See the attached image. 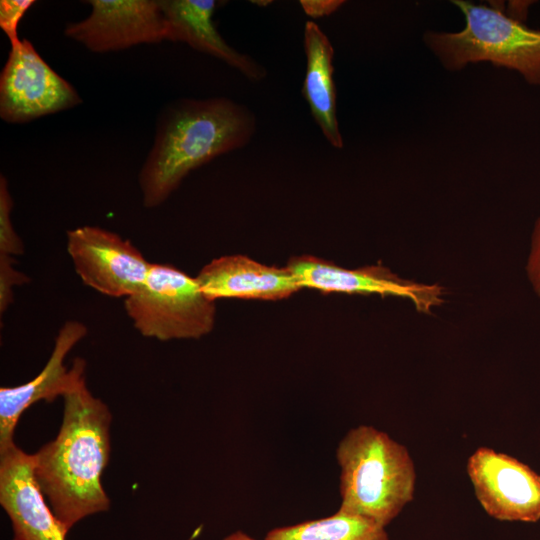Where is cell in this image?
I'll list each match as a JSON object with an SVG mask.
<instances>
[{
    "label": "cell",
    "instance_id": "1",
    "mask_svg": "<svg viewBox=\"0 0 540 540\" xmlns=\"http://www.w3.org/2000/svg\"><path fill=\"white\" fill-rule=\"evenodd\" d=\"M57 436L33 457L34 475L49 506L65 529L109 510L102 474L110 458L111 412L84 379L63 396Z\"/></svg>",
    "mask_w": 540,
    "mask_h": 540
},
{
    "label": "cell",
    "instance_id": "2",
    "mask_svg": "<svg viewBox=\"0 0 540 540\" xmlns=\"http://www.w3.org/2000/svg\"><path fill=\"white\" fill-rule=\"evenodd\" d=\"M256 122L245 106L226 98L186 99L166 109L139 173L145 207L163 203L192 170L245 146Z\"/></svg>",
    "mask_w": 540,
    "mask_h": 540
},
{
    "label": "cell",
    "instance_id": "3",
    "mask_svg": "<svg viewBox=\"0 0 540 540\" xmlns=\"http://www.w3.org/2000/svg\"><path fill=\"white\" fill-rule=\"evenodd\" d=\"M339 466L338 510L384 527L409 504L416 469L406 446L371 425L350 429L336 449Z\"/></svg>",
    "mask_w": 540,
    "mask_h": 540
},
{
    "label": "cell",
    "instance_id": "4",
    "mask_svg": "<svg viewBox=\"0 0 540 540\" xmlns=\"http://www.w3.org/2000/svg\"><path fill=\"white\" fill-rule=\"evenodd\" d=\"M452 3L465 17L458 32L426 31L423 41L448 71L468 64L490 62L518 72L524 80L540 86V29L508 16L496 5L464 0Z\"/></svg>",
    "mask_w": 540,
    "mask_h": 540
},
{
    "label": "cell",
    "instance_id": "5",
    "mask_svg": "<svg viewBox=\"0 0 540 540\" xmlns=\"http://www.w3.org/2000/svg\"><path fill=\"white\" fill-rule=\"evenodd\" d=\"M124 308L142 336L159 341L199 339L215 324V302L203 294L196 277L168 264L152 263Z\"/></svg>",
    "mask_w": 540,
    "mask_h": 540
},
{
    "label": "cell",
    "instance_id": "6",
    "mask_svg": "<svg viewBox=\"0 0 540 540\" xmlns=\"http://www.w3.org/2000/svg\"><path fill=\"white\" fill-rule=\"evenodd\" d=\"M81 102L75 88L45 62L29 40L11 46L0 74V116L4 121L24 123Z\"/></svg>",
    "mask_w": 540,
    "mask_h": 540
},
{
    "label": "cell",
    "instance_id": "7",
    "mask_svg": "<svg viewBox=\"0 0 540 540\" xmlns=\"http://www.w3.org/2000/svg\"><path fill=\"white\" fill-rule=\"evenodd\" d=\"M67 252L82 282L110 297L136 293L152 265L129 240L95 226L67 231Z\"/></svg>",
    "mask_w": 540,
    "mask_h": 540
},
{
    "label": "cell",
    "instance_id": "8",
    "mask_svg": "<svg viewBox=\"0 0 540 540\" xmlns=\"http://www.w3.org/2000/svg\"><path fill=\"white\" fill-rule=\"evenodd\" d=\"M467 474L484 511L499 521L540 520V475L528 465L489 447L468 458Z\"/></svg>",
    "mask_w": 540,
    "mask_h": 540
},
{
    "label": "cell",
    "instance_id": "9",
    "mask_svg": "<svg viewBox=\"0 0 540 540\" xmlns=\"http://www.w3.org/2000/svg\"><path fill=\"white\" fill-rule=\"evenodd\" d=\"M90 15L67 24L64 34L96 53L166 40L160 0H88Z\"/></svg>",
    "mask_w": 540,
    "mask_h": 540
},
{
    "label": "cell",
    "instance_id": "10",
    "mask_svg": "<svg viewBox=\"0 0 540 540\" xmlns=\"http://www.w3.org/2000/svg\"><path fill=\"white\" fill-rule=\"evenodd\" d=\"M287 267L302 288L308 287L328 293L379 294L409 299L415 309L430 313L444 302L440 285L421 284L405 280L381 265L346 269L327 260L302 255L293 257Z\"/></svg>",
    "mask_w": 540,
    "mask_h": 540
},
{
    "label": "cell",
    "instance_id": "11",
    "mask_svg": "<svg viewBox=\"0 0 540 540\" xmlns=\"http://www.w3.org/2000/svg\"><path fill=\"white\" fill-rule=\"evenodd\" d=\"M87 335V327L75 320L65 322L55 339L52 353L38 375L13 387L0 388V454L13 448L14 431L22 414L39 401L51 402L64 396L85 379L86 362L74 359L68 369L64 360Z\"/></svg>",
    "mask_w": 540,
    "mask_h": 540
},
{
    "label": "cell",
    "instance_id": "12",
    "mask_svg": "<svg viewBox=\"0 0 540 540\" xmlns=\"http://www.w3.org/2000/svg\"><path fill=\"white\" fill-rule=\"evenodd\" d=\"M0 505L9 516L13 540H66L34 475L32 454L16 445L0 454Z\"/></svg>",
    "mask_w": 540,
    "mask_h": 540
},
{
    "label": "cell",
    "instance_id": "13",
    "mask_svg": "<svg viewBox=\"0 0 540 540\" xmlns=\"http://www.w3.org/2000/svg\"><path fill=\"white\" fill-rule=\"evenodd\" d=\"M196 279L203 294L214 302L219 298L280 300L302 289L287 266H267L244 255L214 259Z\"/></svg>",
    "mask_w": 540,
    "mask_h": 540
},
{
    "label": "cell",
    "instance_id": "14",
    "mask_svg": "<svg viewBox=\"0 0 540 540\" xmlns=\"http://www.w3.org/2000/svg\"><path fill=\"white\" fill-rule=\"evenodd\" d=\"M169 41L185 42L239 70L251 80L265 77V69L252 58L233 49L219 34L213 14L214 0H160Z\"/></svg>",
    "mask_w": 540,
    "mask_h": 540
},
{
    "label": "cell",
    "instance_id": "15",
    "mask_svg": "<svg viewBox=\"0 0 540 540\" xmlns=\"http://www.w3.org/2000/svg\"><path fill=\"white\" fill-rule=\"evenodd\" d=\"M306 73L301 90L311 114L326 140L335 148L343 147L336 114L334 49L320 27L308 21L304 28Z\"/></svg>",
    "mask_w": 540,
    "mask_h": 540
},
{
    "label": "cell",
    "instance_id": "16",
    "mask_svg": "<svg viewBox=\"0 0 540 540\" xmlns=\"http://www.w3.org/2000/svg\"><path fill=\"white\" fill-rule=\"evenodd\" d=\"M385 528L368 518L337 510L328 517L274 528L265 540H389Z\"/></svg>",
    "mask_w": 540,
    "mask_h": 540
},
{
    "label": "cell",
    "instance_id": "17",
    "mask_svg": "<svg viewBox=\"0 0 540 540\" xmlns=\"http://www.w3.org/2000/svg\"><path fill=\"white\" fill-rule=\"evenodd\" d=\"M13 199L8 190L7 180L0 177V255L13 257L22 254L23 243L14 230L11 212Z\"/></svg>",
    "mask_w": 540,
    "mask_h": 540
},
{
    "label": "cell",
    "instance_id": "18",
    "mask_svg": "<svg viewBox=\"0 0 540 540\" xmlns=\"http://www.w3.org/2000/svg\"><path fill=\"white\" fill-rule=\"evenodd\" d=\"M34 3V0L0 1V27L7 35L11 46L20 40L17 33L19 22Z\"/></svg>",
    "mask_w": 540,
    "mask_h": 540
},
{
    "label": "cell",
    "instance_id": "19",
    "mask_svg": "<svg viewBox=\"0 0 540 540\" xmlns=\"http://www.w3.org/2000/svg\"><path fill=\"white\" fill-rule=\"evenodd\" d=\"M14 259L0 255V312H5L13 302V288L27 283L28 277L14 268Z\"/></svg>",
    "mask_w": 540,
    "mask_h": 540
},
{
    "label": "cell",
    "instance_id": "20",
    "mask_svg": "<svg viewBox=\"0 0 540 540\" xmlns=\"http://www.w3.org/2000/svg\"><path fill=\"white\" fill-rule=\"evenodd\" d=\"M526 270L535 293L540 296V217L534 226Z\"/></svg>",
    "mask_w": 540,
    "mask_h": 540
},
{
    "label": "cell",
    "instance_id": "21",
    "mask_svg": "<svg viewBox=\"0 0 540 540\" xmlns=\"http://www.w3.org/2000/svg\"><path fill=\"white\" fill-rule=\"evenodd\" d=\"M304 12L313 17H322L334 13L343 4L340 0H302L300 1Z\"/></svg>",
    "mask_w": 540,
    "mask_h": 540
},
{
    "label": "cell",
    "instance_id": "22",
    "mask_svg": "<svg viewBox=\"0 0 540 540\" xmlns=\"http://www.w3.org/2000/svg\"><path fill=\"white\" fill-rule=\"evenodd\" d=\"M223 540H256V539L242 531H235L231 533L230 535L226 536Z\"/></svg>",
    "mask_w": 540,
    "mask_h": 540
}]
</instances>
